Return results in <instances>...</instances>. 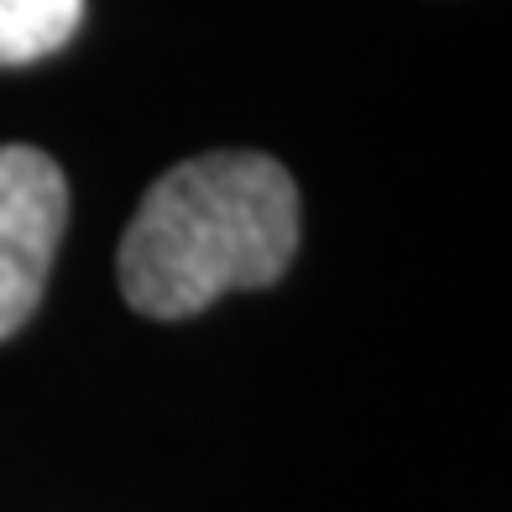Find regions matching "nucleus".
<instances>
[{"instance_id": "nucleus-2", "label": "nucleus", "mask_w": 512, "mask_h": 512, "mask_svg": "<svg viewBox=\"0 0 512 512\" xmlns=\"http://www.w3.org/2000/svg\"><path fill=\"white\" fill-rule=\"evenodd\" d=\"M63 225V168L37 147H0V340H11L37 314Z\"/></svg>"}, {"instance_id": "nucleus-1", "label": "nucleus", "mask_w": 512, "mask_h": 512, "mask_svg": "<svg viewBox=\"0 0 512 512\" xmlns=\"http://www.w3.org/2000/svg\"><path fill=\"white\" fill-rule=\"evenodd\" d=\"M298 251V183L262 152L168 168L126 225L121 293L147 319H189L225 293L272 288Z\"/></svg>"}, {"instance_id": "nucleus-3", "label": "nucleus", "mask_w": 512, "mask_h": 512, "mask_svg": "<svg viewBox=\"0 0 512 512\" xmlns=\"http://www.w3.org/2000/svg\"><path fill=\"white\" fill-rule=\"evenodd\" d=\"M84 0H0V68L53 58L79 32Z\"/></svg>"}]
</instances>
